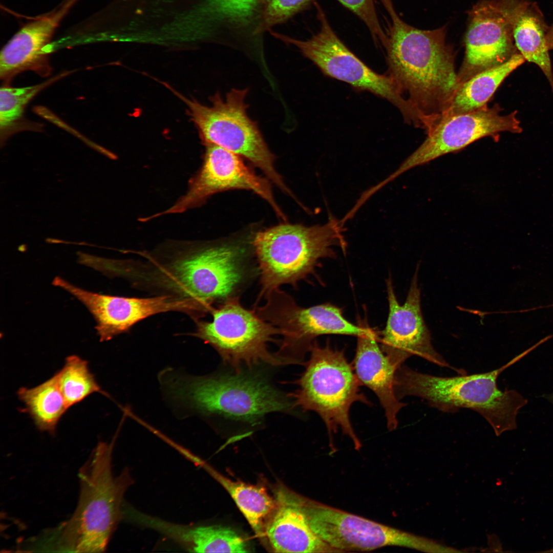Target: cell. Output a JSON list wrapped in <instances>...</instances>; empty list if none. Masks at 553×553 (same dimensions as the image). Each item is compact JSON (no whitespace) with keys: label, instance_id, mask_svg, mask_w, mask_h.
<instances>
[{"label":"cell","instance_id":"cell-1","mask_svg":"<svg viewBox=\"0 0 553 553\" xmlns=\"http://www.w3.org/2000/svg\"><path fill=\"white\" fill-rule=\"evenodd\" d=\"M390 17L387 53L388 75L421 111L438 120L459 87L454 57L446 45V26L422 30L404 22L391 0H381Z\"/></svg>","mask_w":553,"mask_h":553},{"label":"cell","instance_id":"cell-2","mask_svg":"<svg viewBox=\"0 0 553 553\" xmlns=\"http://www.w3.org/2000/svg\"><path fill=\"white\" fill-rule=\"evenodd\" d=\"M541 345L538 342L505 365L493 371L479 374L466 373L442 377L416 371L404 364L396 370L394 389L400 400L413 396L426 400L441 412L455 413L467 408L480 414L499 436L517 427V416L527 400L514 390H500L499 375Z\"/></svg>","mask_w":553,"mask_h":553},{"label":"cell","instance_id":"cell-3","mask_svg":"<svg viewBox=\"0 0 553 553\" xmlns=\"http://www.w3.org/2000/svg\"><path fill=\"white\" fill-rule=\"evenodd\" d=\"M114 441L99 442L79 471L80 493L72 517L54 529L50 549L60 552H103L120 520L123 496L133 483L125 469L117 476L112 471Z\"/></svg>","mask_w":553,"mask_h":553},{"label":"cell","instance_id":"cell-4","mask_svg":"<svg viewBox=\"0 0 553 553\" xmlns=\"http://www.w3.org/2000/svg\"><path fill=\"white\" fill-rule=\"evenodd\" d=\"M344 225L329 214L322 225L285 223L258 232L253 245L261 274L260 296L282 285L295 286L314 271L321 259L335 258V247L346 253Z\"/></svg>","mask_w":553,"mask_h":553},{"label":"cell","instance_id":"cell-5","mask_svg":"<svg viewBox=\"0 0 553 553\" xmlns=\"http://www.w3.org/2000/svg\"><path fill=\"white\" fill-rule=\"evenodd\" d=\"M167 388L173 399L201 414L250 424L267 414L287 412L294 406L264 377L253 373L176 376Z\"/></svg>","mask_w":553,"mask_h":553},{"label":"cell","instance_id":"cell-6","mask_svg":"<svg viewBox=\"0 0 553 553\" xmlns=\"http://www.w3.org/2000/svg\"><path fill=\"white\" fill-rule=\"evenodd\" d=\"M305 370L296 381L298 388L291 394L294 406L316 412L322 419L333 447V435L340 429L352 441L356 449L360 442L351 424L349 411L355 402L372 405L360 391L361 385L343 349L324 346L314 341Z\"/></svg>","mask_w":553,"mask_h":553},{"label":"cell","instance_id":"cell-7","mask_svg":"<svg viewBox=\"0 0 553 553\" xmlns=\"http://www.w3.org/2000/svg\"><path fill=\"white\" fill-rule=\"evenodd\" d=\"M165 86L186 104L204 145L215 144L247 159L282 191L294 197L276 170L275 156L257 123L248 116L245 98L248 89H232L224 98L217 93L209 99L211 105H206Z\"/></svg>","mask_w":553,"mask_h":553},{"label":"cell","instance_id":"cell-8","mask_svg":"<svg viewBox=\"0 0 553 553\" xmlns=\"http://www.w3.org/2000/svg\"><path fill=\"white\" fill-rule=\"evenodd\" d=\"M316 5L321 29L310 39H297L272 30L270 34L297 48L326 75L387 100L400 111L407 123L424 129L430 117L403 96L390 76L374 72L355 56L335 34L322 10Z\"/></svg>","mask_w":553,"mask_h":553},{"label":"cell","instance_id":"cell-9","mask_svg":"<svg viewBox=\"0 0 553 553\" xmlns=\"http://www.w3.org/2000/svg\"><path fill=\"white\" fill-rule=\"evenodd\" d=\"M265 0H188L171 7L162 26L169 40L258 45Z\"/></svg>","mask_w":553,"mask_h":553},{"label":"cell","instance_id":"cell-10","mask_svg":"<svg viewBox=\"0 0 553 553\" xmlns=\"http://www.w3.org/2000/svg\"><path fill=\"white\" fill-rule=\"evenodd\" d=\"M266 303L256 312L263 320L279 328L283 335L276 356L287 364H299L310 351L315 339L325 334L358 337L371 328L348 321L342 309L330 303L305 308L279 288L264 295Z\"/></svg>","mask_w":553,"mask_h":553},{"label":"cell","instance_id":"cell-11","mask_svg":"<svg viewBox=\"0 0 553 553\" xmlns=\"http://www.w3.org/2000/svg\"><path fill=\"white\" fill-rule=\"evenodd\" d=\"M211 312L212 321L198 322L194 334L215 349L236 372H240L243 366L286 364L267 346L273 335L281 334L280 329L263 320L255 311L243 307L238 297L226 299Z\"/></svg>","mask_w":553,"mask_h":553},{"label":"cell","instance_id":"cell-12","mask_svg":"<svg viewBox=\"0 0 553 553\" xmlns=\"http://www.w3.org/2000/svg\"><path fill=\"white\" fill-rule=\"evenodd\" d=\"M180 245L182 250L168 269L172 288L209 311L214 301L233 296L244 276L242 248L233 244Z\"/></svg>","mask_w":553,"mask_h":553},{"label":"cell","instance_id":"cell-13","mask_svg":"<svg viewBox=\"0 0 553 553\" xmlns=\"http://www.w3.org/2000/svg\"><path fill=\"white\" fill-rule=\"evenodd\" d=\"M205 145L203 163L188 181L185 193L168 208L148 216L149 220L182 213L201 206L216 193L235 189L253 192L265 200L279 217L286 220L267 179L257 175L240 156L215 144Z\"/></svg>","mask_w":553,"mask_h":553},{"label":"cell","instance_id":"cell-14","mask_svg":"<svg viewBox=\"0 0 553 553\" xmlns=\"http://www.w3.org/2000/svg\"><path fill=\"white\" fill-rule=\"evenodd\" d=\"M313 531L338 552L370 551L389 546L418 548L416 537L295 494Z\"/></svg>","mask_w":553,"mask_h":553},{"label":"cell","instance_id":"cell-15","mask_svg":"<svg viewBox=\"0 0 553 553\" xmlns=\"http://www.w3.org/2000/svg\"><path fill=\"white\" fill-rule=\"evenodd\" d=\"M500 107L486 105L471 112L456 115L438 121L421 145L399 167L379 182L383 187L405 172L440 156L462 149L473 142L499 133L522 132L516 112L501 115Z\"/></svg>","mask_w":553,"mask_h":553},{"label":"cell","instance_id":"cell-16","mask_svg":"<svg viewBox=\"0 0 553 553\" xmlns=\"http://www.w3.org/2000/svg\"><path fill=\"white\" fill-rule=\"evenodd\" d=\"M419 267L418 264L403 305H400L397 300L391 276L386 280L389 313L381 337L379 338L380 348L398 368L415 355L441 367L453 369L459 374L465 373L463 370L451 366L432 346L430 333L421 310Z\"/></svg>","mask_w":553,"mask_h":553},{"label":"cell","instance_id":"cell-17","mask_svg":"<svg viewBox=\"0 0 553 553\" xmlns=\"http://www.w3.org/2000/svg\"><path fill=\"white\" fill-rule=\"evenodd\" d=\"M53 285L67 291L81 302L95 320L99 340L104 342L127 331L138 322L153 315L167 311L204 312L197 301L188 298L159 296L150 298L127 297L101 294L78 287L61 277H55Z\"/></svg>","mask_w":553,"mask_h":553},{"label":"cell","instance_id":"cell-18","mask_svg":"<svg viewBox=\"0 0 553 553\" xmlns=\"http://www.w3.org/2000/svg\"><path fill=\"white\" fill-rule=\"evenodd\" d=\"M465 52L458 75L459 87L475 75L519 53L511 27L496 0H480L469 12Z\"/></svg>","mask_w":553,"mask_h":553},{"label":"cell","instance_id":"cell-19","mask_svg":"<svg viewBox=\"0 0 553 553\" xmlns=\"http://www.w3.org/2000/svg\"><path fill=\"white\" fill-rule=\"evenodd\" d=\"M78 0H63L51 11L25 24L1 52L0 77L6 79L27 70L46 66L45 48L56 29Z\"/></svg>","mask_w":553,"mask_h":553},{"label":"cell","instance_id":"cell-20","mask_svg":"<svg viewBox=\"0 0 553 553\" xmlns=\"http://www.w3.org/2000/svg\"><path fill=\"white\" fill-rule=\"evenodd\" d=\"M509 23L515 46L525 60L542 71L553 91L549 52L553 49V23L548 25L538 5L529 0H496Z\"/></svg>","mask_w":553,"mask_h":553},{"label":"cell","instance_id":"cell-21","mask_svg":"<svg viewBox=\"0 0 553 553\" xmlns=\"http://www.w3.org/2000/svg\"><path fill=\"white\" fill-rule=\"evenodd\" d=\"M276 507L265 528V536L275 552H338L312 530L295 499L294 493L280 486Z\"/></svg>","mask_w":553,"mask_h":553},{"label":"cell","instance_id":"cell-22","mask_svg":"<svg viewBox=\"0 0 553 553\" xmlns=\"http://www.w3.org/2000/svg\"><path fill=\"white\" fill-rule=\"evenodd\" d=\"M354 359L355 373L361 385L376 395L385 411L390 431L398 426L397 415L407 406L396 397L394 389L395 372L398 369L389 359L377 344L379 337L373 329L357 337Z\"/></svg>","mask_w":553,"mask_h":553},{"label":"cell","instance_id":"cell-23","mask_svg":"<svg viewBox=\"0 0 553 553\" xmlns=\"http://www.w3.org/2000/svg\"><path fill=\"white\" fill-rule=\"evenodd\" d=\"M525 60L523 56L517 53L505 62L480 72L462 83L457 90L450 105L441 115L438 121L486 106L505 78Z\"/></svg>","mask_w":553,"mask_h":553},{"label":"cell","instance_id":"cell-24","mask_svg":"<svg viewBox=\"0 0 553 553\" xmlns=\"http://www.w3.org/2000/svg\"><path fill=\"white\" fill-rule=\"evenodd\" d=\"M162 533L193 552H248L245 540L235 530L220 525L193 526L165 521Z\"/></svg>","mask_w":553,"mask_h":553},{"label":"cell","instance_id":"cell-25","mask_svg":"<svg viewBox=\"0 0 553 553\" xmlns=\"http://www.w3.org/2000/svg\"><path fill=\"white\" fill-rule=\"evenodd\" d=\"M195 462L204 467L226 490L256 534L264 537L266 524L276 505L275 499L266 488L227 478L200 458Z\"/></svg>","mask_w":553,"mask_h":553},{"label":"cell","instance_id":"cell-26","mask_svg":"<svg viewBox=\"0 0 553 553\" xmlns=\"http://www.w3.org/2000/svg\"><path fill=\"white\" fill-rule=\"evenodd\" d=\"M17 395L25 405L24 411L37 428L51 434L55 433L60 419L69 409L59 388L55 374L33 388H20Z\"/></svg>","mask_w":553,"mask_h":553},{"label":"cell","instance_id":"cell-27","mask_svg":"<svg viewBox=\"0 0 553 553\" xmlns=\"http://www.w3.org/2000/svg\"><path fill=\"white\" fill-rule=\"evenodd\" d=\"M55 374L60 391L69 408L94 393L108 396L90 371L87 361L77 355L67 357L63 366Z\"/></svg>","mask_w":553,"mask_h":553},{"label":"cell","instance_id":"cell-28","mask_svg":"<svg viewBox=\"0 0 553 553\" xmlns=\"http://www.w3.org/2000/svg\"><path fill=\"white\" fill-rule=\"evenodd\" d=\"M60 77L43 83L22 88L2 87L0 89V128L1 136H7L22 118L28 102L45 87Z\"/></svg>","mask_w":553,"mask_h":553},{"label":"cell","instance_id":"cell-29","mask_svg":"<svg viewBox=\"0 0 553 553\" xmlns=\"http://www.w3.org/2000/svg\"><path fill=\"white\" fill-rule=\"evenodd\" d=\"M311 0H265L262 29L265 33L288 20L303 9Z\"/></svg>","mask_w":553,"mask_h":553},{"label":"cell","instance_id":"cell-30","mask_svg":"<svg viewBox=\"0 0 553 553\" xmlns=\"http://www.w3.org/2000/svg\"><path fill=\"white\" fill-rule=\"evenodd\" d=\"M351 10L367 25L375 41L383 47L387 40V34L379 24L373 0H338Z\"/></svg>","mask_w":553,"mask_h":553}]
</instances>
